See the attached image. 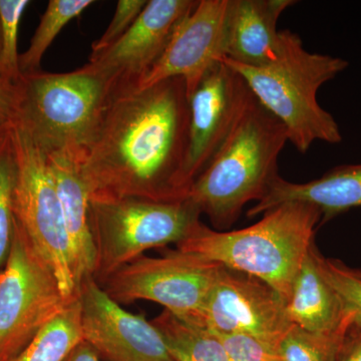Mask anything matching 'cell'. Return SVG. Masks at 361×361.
I'll return each mask as SVG.
<instances>
[{
  "label": "cell",
  "instance_id": "obj_1",
  "mask_svg": "<svg viewBox=\"0 0 361 361\" xmlns=\"http://www.w3.org/2000/svg\"><path fill=\"white\" fill-rule=\"evenodd\" d=\"M189 122L183 78H168L144 89L111 87L96 133L80 157L90 198L186 199L180 176Z\"/></svg>",
  "mask_w": 361,
  "mask_h": 361
},
{
  "label": "cell",
  "instance_id": "obj_2",
  "mask_svg": "<svg viewBox=\"0 0 361 361\" xmlns=\"http://www.w3.org/2000/svg\"><path fill=\"white\" fill-rule=\"evenodd\" d=\"M287 142L284 126L252 94L186 199L218 229L231 227L244 207L261 200L277 177L278 158Z\"/></svg>",
  "mask_w": 361,
  "mask_h": 361
},
{
  "label": "cell",
  "instance_id": "obj_3",
  "mask_svg": "<svg viewBox=\"0 0 361 361\" xmlns=\"http://www.w3.org/2000/svg\"><path fill=\"white\" fill-rule=\"evenodd\" d=\"M262 216L256 224L234 231H216L200 222L177 248L257 278L286 301L314 245L322 214L310 204L286 203Z\"/></svg>",
  "mask_w": 361,
  "mask_h": 361
},
{
  "label": "cell",
  "instance_id": "obj_4",
  "mask_svg": "<svg viewBox=\"0 0 361 361\" xmlns=\"http://www.w3.org/2000/svg\"><path fill=\"white\" fill-rule=\"evenodd\" d=\"M223 61L243 78L259 103L282 123L297 151L307 153L316 141H342L338 123L318 104L317 92L348 68V61L306 51L298 35L284 30L280 32L278 58L269 65L254 68L227 59Z\"/></svg>",
  "mask_w": 361,
  "mask_h": 361
},
{
  "label": "cell",
  "instance_id": "obj_5",
  "mask_svg": "<svg viewBox=\"0 0 361 361\" xmlns=\"http://www.w3.org/2000/svg\"><path fill=\"white\" fill-rule=\"evenodd\" d=\"M11 125L45 154L84 151L101 120L111 85L82 66L71 73L39 71L21 75L16 85Z\"/></svg>",
  "mask_w": 361,
  "mask_h": 361
},
{
  "label": "cell",
  "instance_id": "obj_6",
  "mask_svg": "<svg viewBox=\"0 0 361 361\" xmlns=\"http://www.w3.org/2000/svg\"><path fill=\"white\" fill-rule=\"evenodd\" d=\"M201 215L188 199L90 197V227L96 248L92 277L101 285L149 249L179 244L201 222Z\"/></svg>",
  "mask_w": 361,
  "mask_h": 361
},
{
  "label": "cell",
  "instance_id": "obj_7",
  "mask_svg": "<svg viewBox=\"0 0 361 361\" xmlns=\"http://www.w3.org/2000/svg\"><path fill=\"white\" fill-rule=\"evenodd\" d=\"M70 301L14 217L11 252L0 273V361L20 353Z\"/></svg>",
  "mask_w": 361,
  "mask_h": 361
},
{
  "label": "cell",
  "instance_id": "obj_8",
  "mask_svg": "<svg viewBox=\"0 0 361 361\" xmlns=\"http://www.w3.org/2000/svg\"><path fill=\"white\" fill-rule=\"evenodd\" d=\"M16 161L14 217L58 278L63 296H78L63 210L45 153L11 123Z\"/></svg>",
  "mask_w": 361,
  "mask_h": 361
},
{
  "label": "cell",
  "instance_id": "obj_9",
  "mask_svg": "<svg viewBox=\"0 0 361 361\" xmlns=\"http://www.w3.org/2000/svg\"><path fill=\"white\" fill-rule=\"evenodd\" d=\"M222 268L219 263L177 248L161 257L140 256L114 272L101 286L120 305L151 301L180 319L198 325Z\"/></svg>",
  "mask_w": 361,
  "mask_h": 361
},
{
  "label": "cell",
  "instance_id": "obj_10",
  "mask_svg": "<svg viewBox=\"0 0 361 361\" xmlns=\"http://www.w3.org/2000/svg\"><path fill=\"white\" fill-rule=\"evenodd\" d=\"M219 334H244L277 349L293 325L285 300L257 278L223 266L199 324Z\"/></svg>",
  "mask_w": 361,
  "mask_h": 361
},
{
  "label": "cell",
  "instance_id": "obj_11",
  "mask_svg": "<svg viewBox=\"0 0 361 361\" xmlns=\"http://www.w3.org/2000/svg\"><path fill=\"white\" fill-rule=\"evenodd\" d=\"M243 78L220 61L189 97V134L180 188L185 197L230 134L251 97Z\"/></svg>",
  "mask_w": 361,
  "mask_h": 361
},
{
  "label": "cell",
  "instance_id": "obj_12",
  "mask_svg": "<svg viewBox=\"0 0 361 361\" xmlns=\"http://www.w3.org/2000/svg\"><path fill=\"white\" fill-rule=\"evenodd\" d=\"M199 0H149L132 27L85 65L111 87L137 85L163 56L178 26Z\"/></svg>",
  "mask_w": 361,
  "mask_h": 361
},
{
  "label": "cell",
  "instance_id": "obj_13",
  "mask_svg": "<svg viewBox=\"0 0 361 361\" xmlns=\"http://www.w3.org/2000/svg\"><path fill=\"white\" fill-rule=\"evenodd\" d=\"M84 341L111 361H175L155 325L123 310L94 277L80 283Z\"/></svg>",
  "mask_w": 361,
  "mask_h": 361
},
{
  "label": "cell",
  "instance_id": "obj_14",
  "mask_svg": "<svg viewBox=\"0 0 361 361\" xmlns=\"http://www.w3.org/2000/svg\"><path fill=\"white\" fill-rule=\"evenodd\" d=\"M228 0H200L178 26L163 56L135 87L144 89L172 78L184 80L188 97L204 75L225 58Z\"/></svg>",
  "mask_w": 361,
  "mask_h": 361
},
{
  "label": "cell",
  "instance_id": "obj_15",
  "mask_svg": "<svg viewBox=\"0 0 361 361\" xmlns=\"http://www.w3.org/2000/svg\"><path fill=\"white\" fill-rule=\"evenodd\" d=\"M294 0H228L225 58L247 66H264L278 58L277 23Z\"/></svg>",
  "mask_w": 361,
  "mask_h": 361
},
{
  "label": "cell",
  "instance_id": "obj_16",
  "mask_svg": "<svg viewBox=\"0 0 361 361\" xmlns=\"http://www.w3.org/2000/svg\"><path fill=\"white\" fill-rule=\"evenodd\" d=\"M82 151L45 154L65 220L70 241L73 274L78 291L80 283L94 276L96 248L90 220V193L80 172Z\"/></svg>",
  "mask_w": 361,
  "mask_h": 361
},
{
  "label": "cell",
  "instance_id": "obj_17",
  "mask_svg": "<svg viewBox=\"0 0 361 361\" xmlns=\"http://www.w3.org/2000/svg\"><path fill=\"white\" fill-rule=\"evenodd\" d=\"M286 203L315 206L322 214V222L361 207V164L338 166L306 183L289 182L278 175L247 215L254 218Z\"/></svg>",
  "mask_w": 361,
  "mask_h": 361
},
{
  "label": "cell",
  "instance_id": "obj_18",
  "mask_svg": "<svg viewBox=\"0 0 361 361\" xmlns=\"http://www.w3.org/2000/svg\"><path fill=\"white\" fill-rule=\"evenodd\" d=\"M318 254L315 245L311 247L285 301V310L294 326L311 334H336L355 325V316L345 312L341 298L323 275Z\"/></svg>",
  "mask_w": 361,
  "mask_h": 361
},
{
  "label": "cell",
  "instance_id": "obj_19",
  "mask_svg": "<svg viewBox=\"0 0 361 361\" xmlns=\"http://www.w3.org/2000/svg\"><path fill=\"white\" fill-rule=\"evenodd\" d=\"M175 361H230L219 337L210 329L164 310L152 322Z\"/></svg>",
  "mask_w": 361,
  "mask_h": 361
},
{
  "label": "cell",
  "instance_id": "obj_20",
  "mask_svg": "<svg viewBox=\"0 0 361 361\" xmlns=\"http://www.w3.org/2000/svg\"><path fill=\"white\" fill-rule=\"evenodd\" d=\"M82 341V307L78 296L11 361H66Z\"/></svg>",
  "mask_w": 361,
  "mask_h": 361
},
{
  "label": "cell",
  "instance_id": "obj_21",
  "mask_svg": "<svg viewBox=\"0 0 361 361\" xmlns=\"http://www.w3.org/2000/svg\"><path fill=\"white\" fill-rule=\"evenodd\" d=\"M94 4L92 0H51L40 18L30 47L20 56L21 75L42 71V59L59 32Z\"/></svg>",
  "mask_w": 361,
  "mask_h": 361
},
{
  "label": "cell",
  "instance_id": "obj_22",
  "mask_svg": "<svg viewBox=\"0 0 361 361\" xmlns=\"http://www.w3.org/2000/svg\"><path fill=\"white\" fill-rule=\"evenodd\" d=\"M351 327L336 334H317L293 325L278 345V357L280 361H337L342 343Z\"/></svg>",
  "mask_w": 361,
  "mask_h": 361
},
{
  "label": "cell",
  "instance_id": "obj_23",
  "mask_svg": "<svg viewBox=\"0 0 361 361\" xmlns=\"http://www.w3.org/2000/svg\"><path fill=\"white\" fill-rule=\"evenodd\" d=\"M16 178V154L9 128L0 139V273L6 266L13 242Z\"/></svg>",
  "mask_w": 361,
  "mask_h": 361
},
{
  "label": "cell",
  "instance_id": "obj_24",
  "mask_svg": "<svg viewBox=\"0 0 361 361\" xmlns=\"http://www.w3.org/2000/svg\"><path fill=\"white\" fill-rule=\"evenodd\" d=\"M30 4L28 0H0L1 61L7 80L13 87H16L21 78L18 30L21 18Z\"/></svg>",
  "mask_w": 361,
  "mask_h": 361
},
{
  "label": "cell",
  "instance_id": "obj_25",
  "mask_svg": "<svg viewBox=\"0 0 361 361\" xmlns=\"http://www.w3.org/2000/svg\"><path fill=\"white\" fill-rule=\"evenodd\" d=\"M318 262L323 275L341 298L345 312L355 316V325H361V278L341 261L324 258L320 253Z\"/></svg>",
  "mask_w": 361,
  "mask_h": 361
},
{
  "label": "cell",
  "instance_id": "obj_26",
  "mask_svg": "<svg viewBox=\"0 0 361 361\" xmlns=\"http://www.w3.org/2000/svg\"><path fill=\"white\" fill-rule=\"evenodd\" d=\"M148 0H120L115 14L106 32L92 45V54H97L113 47L122 39L139 18Z\"/></svg>",
  "mask_w": 361,
  "mask_h": 361
},
{
  "label": "cell",
  "instance_id": "obj_27",
  "mask_svg": "<svg viewBox=\"0 0 361 361\" xmlns=\"http://www.w3.org/2000/svg\"><path fill=\"white\" fill-rule=\"evenodd\" d=\"M215 334V332H214ZM230 361H280L277 349L244 334H219Z\"/></svg>",
  "mask_w": 361,
  "mask_h": 361
},
{
  "label": "cell",
  "instance_id": "obj_28",
  "mask_svg": "<svg viewBox=\"0 0 361 361\" xmlns=\"http://www.w3.org/2000/svg\"><path fill=\"white\" fill-rule=\"evenodd\" d=\"M337 361H361V325H353L342 343Z\"/></svg>",
  "mask_w": 361,
  "mask_h": 361
},
{
  "label": "cell",
  "instance_id": "obj_29",
  "mask_svg": "<svg viewBox=\"0 0 361 361\" xmlns=\"http://www.w3.org/2000/svg\"><path fill=\"white\" fill-rule=\"evenodd\" d=\"M16 106V90L0 87V118L11 123Z\"/></svg>",
  "mask_w": 361,
  "mask_h": 361
},
{
  "label": "cell",
  "instance_id": "obj_30",
  "mask_svg": "<svg viewBox=\"0 0 361 361\" xmlns=\"http://www.w3.org/2000/svg\"><path fill=\"white\" fill-rule=\"evenodd\" d=\"M66 361H102L99 353L85 341L71 351Z\"/></svg>",
  "mask_w": 361,
  "mask_h": 361
},
{
  "label": "cell",
  "instance_id": "obj_31",
  "mask_svg": "<svg viewBox=\"0 0 361 361\" xmlns=\"http://www.w3.org/2000/svg\"><path fill=\"white\" fill-rule=\"evenodd\" d=\"M0 87H9V89H14L13 85L7 80L6 73H4V66L1 61V26H0Z\"/></svg>",
  "mask_w": 361,
  "mask_h": 361
},
{
  "label": "cell",
  "instance_id": "obj_32",
  "mask_svg": "<svg viewBox=\"0 0 361 361\" xmlns=\"http://www.w3.org/2000/svg\"><path fill=\"white\" fill-rule=\"evenodd\" d=\"M9 128H11V123L0 118V139L8 132Z\"/></svg>",
  "mask_w": 361,
  "mask_h": 361
},
{
  "label": "cell",
  "instance_id": "obj_33",
  "mask_svg": "<svg viewBox=\"0 0 361 361\" xmlns=\"http://www.w3.org/2000/svg\"><path fill=\"white\" fill-rule=\"evenodd\" d=\"M353 273L356 275V276H358L361 278V268L360 269H353Z\"/></svg>",
  "mask_w": 361,
  "mask_h": 361
}]
</instances>
